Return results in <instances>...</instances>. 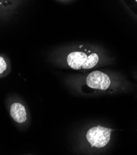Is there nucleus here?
I'll return each instance as SVG.
<instances>
[{
    "instance_id": "f257e3e1",
    "label": "nucleus",
    "mask_w": 137,
    "mask_h": 155,
    "mask_svg": "<svg viewBox=\"0 0 137 155\" xmlns=\"http://www.w3.org/2000/svg\"><path fill=\"white\" fill-rule=\"evenodd\" d=\"M98 61L99 56L96 53L88 55L80 51L72 52L67 58L68 65L74 70L93 68L97 64Z\"/></svg>"
},
{
    "instance_id": "f03ea898",
    "label": "nucleus",
    "mask_w": 137,
    "mask_h": 155,
    "mask_svg": "<svg viewBox=\"0 0 137 155\" xmlns=\"http://www.w3.org/2000/svg\"><path fill=\"white\" fill-rule=\"evenodd\" d=\"M113 130L100 126L91 128L86 133V139L92 147L102 148L107 145L110 140Z\"/></svg>"
},
{
    "instance_id": "7ed1b4c3",
    "label": "nucleus",
    "mask_w": 137,
    "mask_h": 155,
    "mask_svg": "<svg viewBox=\"0 0 137 155\" xmlns=\"http://www.w3.org/2000/svg\"><path fill=\"white\" fill-rule=\"evenodd\" d=\"M86 81L89 87L103 90H107L111 84L109 77L106 74L98 71H95L89 74Z\"/></svg>"
},
{
    "instance_id": "20e7f679",
    "label": "nucleus",
    "mask_w": 137,
    "mask_h": 155,
    "mask_svg": "<svg viewBox=\"0 0 137 155\" xmlns=\"http://www.w3.org/2000/svg\"><path fill=\"white\" fill-rule=\"evenodd\" d=\"M11 117L18 123H24L27 120V113L25 107L19 103H14L11 106Z\"/></svg>"
},
{
    "instance_id": "39448f33",
    "label": "nucleus",
    "mask_w": 137,
    "mask_h": 155,
    "mask_svg": "<svg viewBox=\"0 0 137 155\" xmlns=\"http://www.w3.org/2000/svg\"><path fill=\"white\" fill-rule=\"evenodd\" d=\"M7 68V64L5 59L0 56V74H3Z\"/></svg>"
},
{
    "instance_id": "423d86ee",
    "label": "nucleus",
    "mask_w": 137,
    "mask_h": 155,
    "mask_svg": "<svg viewBox=\"0 0 137 155\" xmlns=\"http://www.w3.org/2000/svg\"><path fill=\"white\" fill-rule=\"evenodd\" d=\"M136 2H137V0H136Z\"/></svg>"
}]
</instances>
